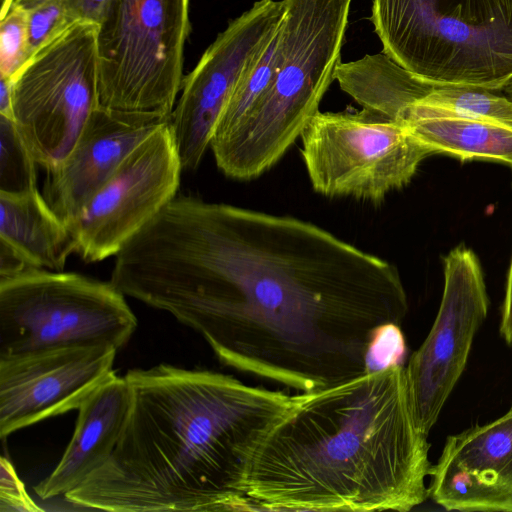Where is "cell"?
Masks as SVG:
<instances>
[{
	"instance_id": "1",
	"label": "cell",
	"mask_w": 512,
	"mask_h": 512,
	"mask_svg": "<svg viewBox=\"0 0 512 512\" xmlns=\"http://www.w3.org/2000/svg\"><path fill=\"white\" fill-rule=\"evenodd\" d=\"M110 282L199 333L222 364L300 393L367 373L377 333L408 312L392 263L310 222L192 196L126 243Z\"/></svg>"
},
{
	"instance_id": "2",
	"label": "cell",
	"mask_w": 512,
	"mask_h": 512,
	"mask_svg": "<svg viewBox=\"0 0 512 512\" xmlns=\"http://www.w3.org/2000/svg\"><path fill=\"white\" fill-rule=\"evenodd\" d=\"M124 377L131 406L116 447L65 500L112 512L254 510L252 457L293 395L169 364Z\"/></svg>"
},
{
	"instance_id": "3",
	"label": "cell",
	"mask_w": 512,
	"mask_h": 512,
	"mask_svg": "<svg viewBox=\"0 0 512 512\" xmlns=\"http://www.w3.org/2000/svg\"><path fill=\"white\" fill-rule=\"evenodd\" d=\"M406 368L395 364L293 402L257 447L254 510L410 511L429 496V443Z\"/></svg>"
},
{
	"instance_id": "4",
	"label": "cell",
	"mask_w": 512,
	"mask_h": 512,
	"mask_svg": "<svg viewBox=\"0 0 512 512\" xmlns=\"http://www.w3.org/2000/svg\"><path fill=\"white\" fill-rule=\"evenodd\" d=\"M352 0H283L274 73L246 119L211 144L217 167L237 180L271 168L319 111L335 80Z\"/></svg>"
},
{
	"instance_id": "5",
	"label": "cell",
	"mask_w": 512,
	"mask_h": 512,
	"mask_svg": "<svg viewBox=\"0 0 512 512\" xmlns=\"http://www.w3.org/2000/svg\"><path fill=\"white\" fill-rule=\"evenodd\" d=\"M383 53L432 86L512 80V0H373Z\"/></svg>"
},
{
	"instance_id": "6",
	"label": "cell",
	"mask_w": 512,
	"mask_h": 512,
	"mask_svg": "<svg viewBox=\"0 0 512 512\" xmlns=\"http://www.w3.org/2000/svg\"><path fill=\"white\" fill-rule=\"evenodd\" d=\"M190 0H110L97 31L99 108L168 123L183 82Z\"/></svg>"
},
{
	"instance_id": "7",
	"label": "cell",
	"mask_w": 512,
	"mask_h": 512,
	"mask_svg": "<svg viewBox=\"0 0 512 512\" xmlns=\"http://www.w3.org/2000/svg\"><path fill=\"white\" fill-rule=\"evenodd\" d=\"M110 281L35 269L0 279V357L69 346L123 347L137 327Z\"/></svg>"
},
{
	"instance_id": "8",
	"label": "cell",
	"mask_w": 512,
	"mask_h": 512,
	"mask_svg": "<svg viewBox=\"0 0 512 512\" xmlns=\"http://www.w3.org/2000/svg\"><path fill=\"white\" fill-rule=\"evenodd\" d=\"M98 24L76 21L47 41L13 81V121L47 172L67 157L98 104Z\"/></svg>"
},
{
	"instance_id": "9",
	"label": "cell",
	"mask_w": 512,
	"mask_h": 512,
	"mask_svg": "<svg viewBox=\"0 0 512 512\" xmlns=\"http://www.w3.org/2000/svg\"><path fill=\"white\" fill-rule=\"evenodd\" d=\"M313 189L328 197L378 202L410 182L435 152L401 122L377 111L321 112L301 136Z\"/></svg>"
},
{
	"instance_id": "10",
	"label": "cell",
	"mask_w": 512,
	"mask_h": 512,
	"mask_svg": "<svg viewBox=\"0 0 512 512\" xmlns=\"http://www.w3.org/2000/svg\"><path fill=\"white\" fill-rule=\"evenodd\" d=\"M183 167L169 122L137 146L66 225L87 262L117 253L177 196Z\"/></svg>"
},
{
	"instance_id": "11",
	"label": "cell",
	"mask_w": 512,
	"mask_h": 512,
	"mask_svg": "<svg viewBox=\"0 0 512 512\" xmlns=\"http://www.w3.org/2000/svg\"><path fill=\"white\" fill-rule=\"evenodd\" d=\"M283 0H258L230 21L183 78L169 125L183 169L201 163L235 87L278 27Z\"/></svg>"
},
{
	"instance_id": "12",
	"label": "cell",
	"mask_w": 512,
	"mask_h": 512,
	"mask_svg": "<svg viewBox=\"0 0 512 512\" xmlns=\"http://www.w3.org/2000/svg\"><path fill=\"white\" fill-rule=\"evenodd\" d=\"M443 264L438 314L405 367L415 416L426 434L465 368L489 305L481 264L473 250L461 244L444 257Z\"/></svg>"
},
{
	"instance_id": "13",
	"label": "cell",
	"mask_w": 512,
	"mask_h": 512,
	"mask_svg": "<svg viewBox=\"0 0 512 512\" xmlns=\"http://www.w3.org/2000/svg\"><path fill=\"white\" fill-rule=\"evenodd\" d=\"M118 349L69 346L0 357V438L78 409L113 373Z\"/></svg>"
},
{
	"instance_id": "14",
	"label": "cell",
	"mask_w": 512,
	"mask_h": 512,
	"mask_svg": "<svg viewBox=\"0 0 512 512\" xmlns=\"http://www.w3.org/2000/svg\"><path fill=\"white\" fill-rule=\"evenodd\" d=\"M429 496L446 510L512 512V409L449 436Z\"/></svg>"
},
{
	"instance_id": "15",
	"label": "cell",
	"mask_w": 512,
	"mask_h": 512,
	"mask_svg": "<svg viewBox=\"0 0 512 512\" xmlns=\"http://www.w3.org/2000/svg\"><path fill=\"white\" fill-rule=\"evenodd\" d=\"M164 124L121 119L98 107L64 161L47 172L43 196L49 206L67 224L125 158Z\"/></svg>"
},
{
	"instance_id": "16",
	"label": "cell",
	"mask_w": 512,
	"mask_h": 512,
	"mask_svg": "<svg viewBox=\"0 0 512 512\" xmlns=\"http://www.w3.org/2000/svg\"><path fill=\"white\" fill-rule=\"evenodd\" d=\"M131 406L126 378L115 372L78 407L73 435L54 470L35 486L43 500L65 496L111 456Z\"/></svg>"
},
{
	"instance_id": "17",
	"label": "cell",
	"mask_w": 512,
	"mask_h": 512,
	"mask_svg": "<svg viewBox=\"0 0 512 512\" xmlns=\"http://www.w3.org/2000/svg\"><path fill=\"white\" fill-rule=\"evenodd\" d=\"M0 240L8 243L36 268L63 271L76 240L38 189L0 192Z\"/></svg>"
},
{
	"instance_id": "18",
	"label": "cell",
	"mask_w": 512,
	"mask_h": 512,
	"mask_svg": "<svg viewBox=\"0 0 512 512\" xmlns=\"http://www.w3.org/2000/svg\"><path fill=\"white\" fill-rule=\"evenodd\" d=\"M399 122L435 154L463 161L497 160L512 167V122L442 114L418 103L410 105Z\"/></svg>"
},
{
	"instance_id": "19",
	"label": "cell",
	"mask_w": 512,
	"mask_h": 512,
	"mask_svg": "<svg viewBox=\"0 0 512 512\" xmlns=\"http://www.w3.org/2000/svg\"><path fill=\"white\" fill-rule=\"evenodd\" d=\"M335 80L362 108L397 121L410 105L435 87L419 80L384 53L341 62Z\"/></svg>"
},
{
	"instance_id": "20",
	"label": "cell",
	"mask_w": 512,
	"mask_h": 512,
	"mask_svg": "<svg viewBox=\"0 0 512 512\" xmlns=\"http://www.w3.org/2000/svg\"><path fill=\"white\" fill-rule=\"evenodd\" d=\"M280 23L235 87L217 123L211 144L223 140L233 132L246 119L269 86L279 48Z\"/></svg>"
},
{
	"instance_id": "21",
	"label": "cell",
	"mask_w": 512,
	"mask_h": 512,
	"mask_svg": "<svg viewBox=\"0 0 512 512\" xmlns=\"http://www.w3.org/2000/svg\"><path fill=\"white\" fill-rule=\"evenodd\" d=\"M415 103L457 117L512 122V100L480 87L436 86Z\"/></svg>"
},
{
	"instance_id": "22",
	"label": "cell",
	"mask_w": 512,
	"mask_h": 512,
	"mask_svg": "<svg viewBox=\"0 0 512 512\" xmlns=\"http://www.w3.org/2000/svg\"><path fill=\"white\" fill-rule=\"evenodd\" d=\"M0 192L24 193L37 188V165L13 119L0 115Z\"/></svg>"
},
{
	"instance_id": "23",
	"label": "cell",
	"mask_w": 512,
	"mask_h": 512,
	"mask_svg": "<svg viewBox=\"0 0 512 512\" xmlns=\"http://www.w3.org/2000/svg\"><path fill=\"white\" fill-rule=\"evenodd\" d=\"M29 11L12 5L0 22V77L13 80L28 61Z\"/></svg>"
},
{
	"instance_id": "24",
	"label": "cell",
	"mask_w": 512,
	"mask_h": 512,
	"mask_svg": "<svg viewBox=\"0 0 512 512\" xmlns=\"http://www.w3.org/2000/svg\"><path fill=\"white\" fill-rule=\"evenodd\" d=\"M72 22L66 11L65 0H50L29 11L28 60L59 31Z\"/></svg>"
},
{
	"instance_id": "25",
	"label": "cell",
	"mask_w": 512,
	"mask_h": 512,
	"mask_svg": "<svg viewBox=\"0 0 512 512\" xmlns=\"http://www.w3.org/2000/svg\"><path fill=\"white\" fill-rule=\"evenodd\" d=\"M405 350V341L400 326L395 324L383 326L369 348L367 356L368 372L401 364Z\"/></svg>"
},
{
	"instance_id": "26",
	"label": "cell",
	"mask_w": 512,
	"mask_h": 512,
	"mask_svg": "<svg viewBox=\"0 0 512 512\" xmlns=\"http://www.w3.org/2000/svg\"><path fill=\"white\" fill-rule=\"evenodd\" d=\"M0 511H42L27 493L12 463L4 456L0 459Z\"/></svg>"
},
{
	"instance_id": "27",
	"label": "cell",
	"mask_w": 512,
	"mask_h": 512,
	"mask_svg": "<svg viewBox=\"0 0 512 512\" xmlns=\"http://www.w3.org/2000/svg\"><path fill=\"white\" fill-rule=\"evenodd\" d=\"M110 0H65L66 11L72 22L88 21L99 24Z\"/></svg>"
},
{
	"instance_id": "28",
	"label": "cell",
	"mask_w": 512,
	"mask_h": 512,
	"mask_svg": "<svg viewBox=\"0 0 512 512\" xmlns=\"http://www.w3.org/2000/svg\"><path fill=\"white\" fill-rule=\"evenodd\" d=\"M36 268L26 257L0 240V279L26 273Z\"/></svg>"
},
{
	"instance_id": "29",
	"label": "cell",
	"mask_w": 512,
	"mask_h": 512,
	"mask_svg": "<svg viewBox=\"0 0 512 512\" xmlns=\"http://www.w3.org/2000/svg\"><path fill=\"white\" fill-rule=\"evenodd\" d=\"M500 333L512 345V259L509 267L505 300L502 310Z\"/></svg>"
},
{
	"instance_id": "30",
	"label": "cell",
	"mask_w": 512,
	"mask_h": 512,
	"mask_svg": "<svg viewBox=\"0 0 512 512\" xmlns=\"http://www.w3.org/2000/svg\"><path fill=\"white\" fill-rule=\"evenodd\" d=\"M0 115L13 119V81L0 77Z\"/></svg>"
},
{
	"instance_id": "31",
	"label": "cell",
	"mask_w": 512,
	"mask_h": 512,
	"mask_svg": "<svg viewBox=\"0 0 512 512\" xmlns=\"http://www.w3.org/2000/svg\"><path fill=\"white\" fill-rule=\"evenodd\" d=\"M50 0H14L13 5L20 6L28 11L33 10Z\"/></svg>"
},
{
	"instance_id": "32",
	"label": "cell",
	"mask_w": 512,
	"mask_h": 512,
	"mask_svg": "<svg viewBox=\"0 0 512 512\" xmlns=\"http://www.w3.org/2000/svg\"><path fill=\"white\" fill-rule=\"evenodd\" d=\"M14 0H3L1 5L0 19L4 18L12 7Z\"/></svg>"
},
{
	"instance_id": "33",
	"label": "cell",
	"mask_w": 512,
	"mask_h": 512,
	"mask_svg": "<svg viewBox=\"0 0 512 512\" xmlns=\"http://www.w3.org/2000/svg\"><path fill=\"white\" fill-rule=\"evenodd\" d=\"M512 100V80L501 90Z\"/></svg>"
}]
</instances>
